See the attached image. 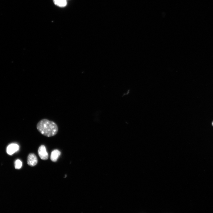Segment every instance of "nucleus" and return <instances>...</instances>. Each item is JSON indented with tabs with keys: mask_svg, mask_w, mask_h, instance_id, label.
Listing matches in <instances>:
<instances>
[{
	"mask_svg": "<svg viewBox=\"0 0 213 213\" xmlns=\"http://www.w3.org/2000/svg\"><path fill=\"white\" fill-rule=\"evenodd\" d=\"M37 128L42 135L48 137L54 136L58 131L57 125L55 122L47 119H43L38 123Z\"/></svg>",
	"mask_w": 213,
	"mask_h": 213,
	"instance_id": "obj_1",
	"label": "nucleus"
},
{
	"mask_svg": "<svg viewBox=\"0 0 213 213\" xmlns=\"http://www.w3.org/2000/svg\"><path fill=\"white\" fill-rule=\"evenodd\" d=\"M38 153L40 158L42 160H46L48 159V154L45 146L44 145H41L39 148Z\"/></svg>",
	"mask_w": 213,
	"mask_h": 213,
	"instance_id": "obj_2",
	"label": "nucleus"
},
{
	"mask_svg": "<svg viewBox=\"0 0 213 213\" xmlns=\"http://www.w3.org/2000/svg\"><path fill=\"white\" fill-rule=\"evenodd\" d=\"M27 159V163L30 166H34L37 163V158L34 154H30L28 156Z\"/></svg>",
	"mask_w": 213,
	"mask_h": 213,
	"instance_id": "obj_3",
	"label": "nucleus"
},
{
	"mask_svg": "<svg viewBox=\"0 0 213 213\" xmlns=\"http://www.w3.org/2000/svg\"><path fill=\"white\" fill-rule=\"evenodd\" d=\"M19 145L15 143L9 145L7 148V152L10 155H12L18 151L19 149Z\"/></svg>",
	"mask_w": 213,
	"mask_h": 213,
	"instance_id": "obj_4",
	"label": "nucleus"
},
{
	"mask_svg": "<svg viewBox=\"0 0 213 213\" xmlns=\"http://www.w3.org/2000/svg\"><path fill=\"white\" fill-rule=\"evenodd\" d=\"M61 154V152L58 150H55L53 151L51 154L50 159L53 162L56 161Z\"/></svg>",
	"mask_w": 213,
	"mask_h": 213,
	"instance_id": "obj_5",
	"label": "nucleus"
},
{
	"mask_svg": "<svg viewBox=\"0 0 213 213\" xmlns=\"http://www.w3.org/2000/svg\"><path fill=\"white\" fill-rule=\"evenodd\" d=\"M54 4L60 7H65L67 4V0H53Z\"/></svg>",
	"mask_w": 213,
	"mask_h": 213,
	"instance_id": "obj_6",
	"label": "nucleus"
},
{
	"mask_svg": "<svg viewBox=\"0 0 213 213\" xmlns=\"http://www.w3.org/2000/svg\"><path fill=\"white\" fill-rule=\"evenodd\" d=\"M15 164V169H20L22 165V162L20 160L18 159L16 161Z\"/></svg>",
	"mask_w": 213,
	"mask_h": 213,
	"instance_id": "obj_7",
	"label": "nucleus"
},
{
	"mask_svg": "<svg viewBox=\"0 0 213 213\" xmlns=\"http://www.w3.org/2000/svg\"><path fill=\"white\" fill-rule=\"evenodd\" d=\"M212 126H213V122H212Z\"/></svg>",
	"mask_w": 213,
	"mask_h": 213,
	"instance_id": "obj_8",
	"label": "nucleus"
}]
</instances>
